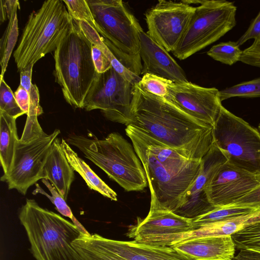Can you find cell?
<instances>
[{"label":"cell","mask_w":260,"mask_h":260,"mask_svg":"<svg viewBox=\"0 0 260 260\" xmlns=\"http://www.w3.org/2000/svg\"><path fill=\"white\" fill-rule=\"evenodd\" d=\"M133 125L183 156L202 159L213 142V127L165 98L134 85L131 107Z\"/></svg>","instance_id":"cell-1"},{"label":"cell","mask_w":260,"mask_h":260,"mask_svg":"<svg viewBox=\"0 0 260 260\" xmlns=\"http://www.w3.org/2000/svg\"><path fill=\"white\" fill-rule=\"evenodd\" d=\"M125 131L145 172L151 194L149 212H173L199 174L202 159L186 157L133 125Z\"/></svg>","instance_id":"cell-2"},{"label":"cell","mask_w":260,"mask_h":260,"mask_svg":"<svg viewBox=\"0 0 260 260\" xmlns=\"http://www.w3.org/2000/svg\"><path fill=\"white\" fill-rule=\"evenodd\" d=\"M19 218L36 260H84L73 246L81 231L59 214L26 199Z\"/></svg>","instance_id":"cell-3"},{"label":"cell","mask_w":260,"mask_h":260,"mask_svg":"<svg viewBox=\"0 0 260 260\" xmlns=\"http://www.w3.org/2000/svg\"><path fill=\"white\" fill-rule=\"evenodd\" d=\"M66 140L126 191H141L147 186L144 168L133 146L119 134L111 133L104 139L70 135Z\"/></svg>","instance_id":"cell-4"},{"label":"cell","mask_w":260,"mask_h":260,"mask_svg":"<svg viewBox=\"0 0 260 260\" xmlns=\"http://www.w3.org/2000/svg\"><path fill=\"white\" fill-rule=\"evenodd\" d=\"M96 30L114 55L126 68L140 76V34L143 28L121 0H86Z\"/></svg>","instance_id":"cell-5"},{"label":"cell","mask_w":260,"mask_h":260,"mask_svg":"<svg viewBox=\"0 0 260 260\" xmlns=\"http://www.w3.org/2000/svg\"><path fill=\"white\" fill-rule=\"evenodd\" d=\"M91 46L74 19L72 28L54 51L55 81L66 102L76 108H83L85 98L98 74Z\"/></svg>","instance_id":"cell-6"},{"label":"cell","mask_w":260,"mask_h":260,"mask_svg":"<svg viewBox=\"0 0 260 260\" xmlns=\"http://www.w3.org/2000/svg\"><path fill=\"white\" fill-rule=\"evenodd\" d=\"M74 19L63 0H47L28 16L13 53L18 71L54 51L71 29Z\"/></svg>","instance_id":"cell-7"},{"label":"cell","mask_w":260,"mask_h":260,"mask_svg":"<svg viewBox=\"0 0 260 260\" xmlns=\"http://www.w3.org/2000/svg\"><path fill=\"white\" fill-rule=\"evenodd\" d=\"M196 7L187 28L175 50L183 60L215 42L236 25L237 7L225 0L193 1Z\"/></svg>","instance_id":"cell-8"},{"label":"cell","mask_w":260,"mask_h":260,"mask_svg":"<svg viewBox=\"0 0 260 260\" xmlns=\"http://www.w3.org/2000/svg\"><path fill=\"white\" fill-rule=\"evenodd\" d=\"M213 142L234 166L260 173V133L222 105L212 129Z\"/></svg>","instance_id":"cell-9"},{"label":"cell","mask_w":260,"mask_h":260,"mask_svg":"<svg viewBox=\"0 0 260 260\" xmlns=\"http://www.w3.org/2000/svg\"><path fill=\"white\" fill-rule=\"evenodd\" d=\"M84 260H196L172 246L152 245L81 233L72 243Z\"/></svg>","instance_id":"cell-10"},{"label":"cell","mask_w":260,"mask_h":260,"mask_svg":"<svg viewBox=\"0 0 260 260\" xmlns=\"http://www.w3.org/2000/svg\"><path fill=\"white\" fill-rule=\"evenodd\" d=\"M134 85L124 79L112 67L97 74L84 101L87 111H101L108 120L128 125Z\"/></svg>","instance_id":"cell-11"},{"label":"cell","mask_w":260,"mask_h":260,"mask_svg":"<svg viewBox=\"0 0 260 260\" xmlns=\"http://www.w3.org/2000/svg\"><path fill=\"white\" fill-rule=\"evenodd\" d=\"M60 133L59 129H55L49 135L46 134L29 141L19 139L11 170L1 180L7 182L9 189H16L25 195L31 186L43 179L44 165L52 144Z\"/></svg>","instance_id":"cell-12"},{"label":"cell","mask_w":260,"mask_h":260,"mask_svg":"<svg viewBox=\"0 0 260 260\" xmlns=\"http://www.w3.org/2000/svg\"><path fill=\"white\" fill-rule=\"evenodd\" d=\"M196 9L185 1L159 0L145 13L146 33L168 52L174 51Z\"/></svg>","instance_id":"cell-13"},{"label":"cell","mask_w":260,"mask_h":260,"mask_svg":"<svg viewBox=\"0 0 260 260\" xmlns=\"http://www.w3.org/2000/svg\"><path fill=\"white\" fill-rule=\"evenodd\" d=\"M219 90L192 83L172 82L165 98L196 119L213 127L221 102Z\"/></svg>","instance_id":"cell-14"},{"label":"cell","mask_w":260,"mask_h":260,"mask_svg":"<svg viewBox=\"0 0 260 260\" xmlns=\"http://www.w3.org/2000/svg\"><path fill=\"white\" fill-rule=\"evenodd\" d=\"M259 184L255 174L228 161L214 175L205 190L210 203L221 207L234 204Z\"/></svg>","instance_id":"cell-15"},{"label":"cell","mask_w":260,"mask_h":260,"mask_svg":"<svg viewBox=\"0 0 260 260\" xmlns=\"http://www.w3.org/2000/svg\"><path fill=\"white\" fill-rule=\"evenodd\" d=\"M224 161L218 153L209 151L203 157L199 174L185 192L181 204L173 213L189 219H194L214 210L205 188Z\"/></svg>","instance_id":"cell-16"},{"label":"cell","mask_w":260,"mask_h":260,"mask_svg":"<svg viewBox=\"0 0 260 260\" xmlns=\"http://www.w3.org/2000/svg\"><path fill=\"white\" fill-rule=\"evenodd\" d=\"M141 75L151 74L176 83L189 82L184 71L164 47L145 32L140 34Z\"/></svg>","instance_id":"cell-17"},{"label":"cell","mask_w":260,"mask_h":260,"mask_svg":"<svg viewBox=\"0 0 260 260\" xmlns=\"http://www.w3.org/2000/svg\"><path fill=\"white\" fill-rule=\"evenodd\" d=\"M196 229L191 219L184 218L172 212H149L143 219L129 231L128 236L135 241L187 232Z\"/></svg>","instance_id":"cell-18"},{"label":"cell","mask_w":260,"mask_h":260,"mask_svg":"<svg viewBox=\"0 0 260 260\" xmlns=\"http://www.w3.org/2000/svg\"><path fill=\"white\" fill-rule=\"evenodd\" d=\"M171 246L196 260H233L236 248L231 236L190 240Z\"/></svg>","instance_id":"cell-19"},{"label":"cell","mask_w":260,"mask_h":260,"mask_svg":"<svg viewBox=\"0 0 260 260\" xmlns=\"http://www.w3.org/2000/svg\"><path fill=\"white\" fill-rule=\"evenodd\" d=\"M74 171L57 138L52 144L44 165L43 179H48L66 201L74 180Z\"/></svg>","instance_id":"cell-20"},{"label":"cell","mask_w":260,"mask_h":260,"mask_svg":"<svg viewBox=\"0 0 260 260\" xmlns=\"http://www.w3.org/2000/svg\"><path fill=\"white\" fill-rule=\"evenodd\" d=\"M60 146L69 164L84 179L88 188L96 191L110 200L117 201V195L103 181L71 147L66 140L62 139Z\"/></svg>","instance_id":"cell-21"},{"label":"cell","mask_w":260,"mask_h":260,"mask_svg":"<svg viewBox=\"0 0 260 260\" xmlns=\"http://www.w3.org/2000/svg\"><path fill=\"white\" fill-rule=\"evenodd\" d=\"M16 119L0 111V161L4 173L1 180L4 178L11 170L16 143L19 139Z\"/></svg>","instance_id":"cell-22"},{"label":"cell","mask_w":260,"mask_h":260,"mask_svg":"<svg viewBox=\"0 0 260 260\" xmlns=\"http://www.w3.org/2000/svg\"><path fill=\"white\" fill-rule=\"evenodd\" d=\"M20 9L19 2L16 0L8 15L7 26L0 40L1 79L4 78L8 62L18 37L17 10Z\"/></svg>","instance_id":"cell-23"},{"label":"cell","mask_w":260,"mask_h":260,"mask_svg":"<svg viewBox=\"0 0 260 260\" xmlns=\"http://www.w3.org/2000/svg\"><path fill=\"white\" fill-rule=\"evenodd\" d=\"M259 210L260 209L231 205L217 207L192 220L197 229L198 226L201 225L225 220L235 217L253 213Z\"/></svg>","instance_id":"cell-24"},{"label":"cell","mask_w":260,"mask_h":260,"mask_svg":"<svg viewBox=\"0 0 260 260\" xmlns=\"http://www.w3.org/2000/svg\"><path fill=\"white\" fill-rule=\"evenodd\" d=\"M235 247L260 252V212L255 220L231 235Z\"/></svg>","instance_id":"cell-25"},{"label":"cell","mask_w":260,"mask_h":260,"mask_svg":"<svg viewBox=\"0 0 260 260\" xmlns=\"http://www.w3.org/2000/svg\"><path fill=\"white\" fill-rule=\"evenodd\" d=\"M42 183L45 185L50 191L51 195L48 194L38 183H36V188L32 191L33 194L38 193L45 196L49 199L51 203L55 206L57 210L63 216L67 217L71 219L72 222L85 234H89L83 226L74 216L71 208L66 203V200L58 192L55 187L46 179H41Z\"/></svg>","instance_id":"cell-26"},{"label":"cell","mask_w":260,"mask_h":260,"mask_svg":"<svg viewBox=\"0 0 260 260\" xmlns=\"http://www.w3.org/2000/svg\"><path fill=\"white\" fill-rule=\"evenodd\" d=\"M242 53L237 42L230 41L213 46L207 54L216 61L232 66L240 61Z\"/></svg>","instance_id":"cell-27"},{"label":"cell","mask_w":260,"mask_h":260,"mask_svg":"<svg viewBox=\"0 0 260 260\" xmlns=\"http://www.w3.org/2000/svg\"><path fill=\"white\" fill-rule=\"evenodd\" d=\"M219 96L221 102L234 97H260V77L219 90Z\"/></svg>","instance_id":"cell-28"},{"label":"cell","mask_w":260,"mask_h":260,"mask_svg":"<svg viewBox=\"0 0 260 260\" xmlns=\"http://www.w3.org/2000/svg\"><path fill=\"white\" fill-rule=\"evenodd\" d=\"M172 81L151 74H145L138 83L146 91L157 96L166 98L169 86Z\"/></svg>","instance_id":"cell-29"},{"label":"cell","mask_w":260,"mask_h":260,"mask_svg":"<svg viewBox=\"0 0 260 260\" xmlns=\"http://www.w3.org/2000/svg\"><path fill=\"white\" fill-rule=\"evenodd\" d=\"M0 82V111L16 119L25 114L18 106L14 93L4 79H1Z\"/></svg>","instance_id":"cell-30"},{"label":"cell","mask_w":260,"mask_h":260,"mask_svg":"<svg viewBox=\"0 0 260 260\" xmlns=\"http://www.w3.org/2000/svg\"><path fill=\"white\" fill-rule=\"evenodd\" d=\"M71 16L77 21H85L95 29V24L86 0H63Z\"/></svg>","instance_id":"cell-31"},{"label":"cell","mask_w":260,"mask_h":260,"mask_svg":"<svg viewBox=\"0 0 260 260\" xmlns=\"http://www.w3.org/2000/svg\"><path fill=\"white\" fill-rule=\"evenodd\" d=\"M102 51L110 60L114 70L124 79L134 85L140 81L141 77L126 68L114 55L107 46L104 48Z\"/></svg>","instance_id":"cell-32"},{"label":"cell","mask_w":260,"mask_h":260,"mask_svg":"<svg viewBox=\"0 0 260 260\" xmlns=\"http://www.w3.org/2000/svg\"><path fill=\"white\" fill-rule=\"evenodd\" d=\"M91 51L92 59L98 73H103L112 67L109 59L98 46L92 44Z\"/></svg>","instance_id":"cell-33"},{"label":"cell","mask_w":260,"mask_h":260,"mask_svg":"<svg viewBox=\"0 0 260 260\" xmlns=\"http://www.w3.org/2000/svg\"><path fill=\"white\" fill-rule=\"evenodd\" d=\"M233 205L260 209V184L238 199Z\"/></svg>","instance_id":"cell-34"},{"label":"cell","mask_w":260,"mask_h":260,"mask_svg":"<svg viewBox=\"0 0 260 260\" xmlns=\"http://www.w3.org/2000/svg\"><path fill=\"white\" fill-rule=\"evenodd\" d=\"M252 39H260V11L251 21L247 30L238 39L237 43L240 46Z\"/></svg>","instance_id":"cell-35"},{"label":"cell","mask_w":260,"mask_h":260,"mask_svg":"<svg viewBox=\"0 0 260 260\" xmlns=\"http://www.w3.org/2000/svg\"><path fill=\"white\" fill-rule=\"evenodd\" d=\"M14 93L19 107L25 112V114H29L32 109V103L28 91L19 85Z\"/></svg>","instance_id":"cell-36"},{"label":"cell","mask_w":260,"mask_h":260,"mask_svg":"<svg viewBox=\"0 0 260 260\" xmlns=\"http://www.w3.org/2000/svg\"><path fill=\"white\" fill-rule=\"evenodd\" d=\"M34 65H30L20 71V85L26 91L29 90L32 83L31 76Z\"/></svg>","instance_id":"cell-37"},{"label":"cell","mask_w":260,"mask_h":260,"mask_svg":"<svg viewBox=\"0 0 260 260\" xmlns=\"http://www.w3.org/2000/svg\"><path fill=\"white\" fill-rule=\"evenodd\" d=\"M16 0L0 1V21L1 23L8 20V15L14 6Z\"/></svg>","instance_id":"cell-38"},{"label":"cell","mask_w":260,"mask_h":260,"mask_svg":"<svg viewBox=\"0 0 260 260\" xmlns=\"http://www.w3.org/2000/svg\"><path fill=\"white\" fill-rule=\"evenodd\" d=\"M233 260H260V252L247 249H240Z\"/></svg>","instance_id":"cell-39"},{"label":"cell","mask_w":260,"mask_h":260,"mask_svg":"<svg viewBox=\"0 0 260 260\" xmlns=\"http://www.w3.org/2000/svg\"><path fill=\"white\" fill-rule=\"evenodd\" d=\"M255 177L257 180L260 182V173L255 175Z\"/></svg>","instance_id":"cell-40"},{"label":"cell","mask_w":260,"mask_h":260,"mask_svg":"<svg viewBox=\"0 0 260 260\" xmlns=\"http://www.w3.org/2000/svg\"><path fill=\"white\" fill-rule=\"evenodd\" d=\"M258 131H259V133H260V123H259V124L258 125Z\"/></svg>","instance_id":"cell-41"}]
</instances>
